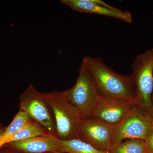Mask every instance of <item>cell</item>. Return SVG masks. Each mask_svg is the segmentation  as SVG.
<instances>
[{
	"label": "cell",
	"instance_id": "obj_5",
	"mask_svg": "<svg viewBox=\"0 0 153 153\" xmlns=\"http://www.w3.org/2000/svg\"><path fill=\"white\" fill-rule=\"evenodd\" d=\"M69 101L79 112L81 119L92 117L98 94L88 70L83 63L76 83L64 91Z\"/></svg>",
	"mask_w": 153,
	"mask_h": 153
},
{
	"label": "cell",
	"instance_id": "obj_7",
	"mask_svg": "<svg viewBox=\"0 0 153 153\" xmlns=\"http://www.w3.org/2000/svg\"><path fill=\"white\" fill-rule=\"evenodd\" d=\"M153 128L152 115L143 112L136 106L116 128L111 148L125 140H144Z\"/></svg>",
	"mask_w": 153,
	"mask_h": 153
},
{
	"label": "cell",
	"instance_id": "obj_2",
	"mask_svg": "<svg viewBox=\"0 0 153 153\" xmlns=\"http://www.w3.org/2000/svg\"><path fill=\"white\" fill-rule=\"evenodd\" d=\"M44 94L55 119L57 138H76L77 127L81 118L77 110L68 100L64 91L53 90Z\"/></svg>",
	"mask_w": 153,
	"mask_h": 153
},
{
	"label": "cell",
	"instance_id": "obj_15",
	"mask_svg": "<svg viewBox=\"0 0 153 153\" xmlns=\"http://www.w3.org/2000/svg\"><path fill=\"white\" fill-rule=\"evenodd\" d=\"M148 153H153V128L144 140Z\"/></svg>",
	"mask_w": 153,
	"mask_h": 153
},
{
	"label": "cell",
	"instance_id": "obj_4",
	"mask_svg": "<svg viewBox=\"0 0 153 153\" xmlns=\"http://www.w3.org/2000/svg\"><path fill=\"white\" fill-rule=\"evenodd\" d=\"M19 105L20 110L25 111L31 119L57 138L55 119L44 93L31 84L20 95Z\"/></svg>",
	"mask_w": 153,
	"mask_h": 153
},
{
	"label": "cell",
	"instance_id": "obj_10",
	"mask_svg": "<svg viewBox=\"0 0 153 153\" xmlns=\"http://www.w3.org/2000/svg\"><path fill=\"white\" fill-rule=\"evenodd\" d=\"M58 140L55 137L38 136L9 143L3 147L23 153H47L58 151Z\"/></svg>",
	"mask_w": 153,
	"mask_h": 153
},
{
	"label": "cell",
	"instance_id": "obj_17",
	"mask_svg": "<svg viewBox=\"0 0 153 153\" xmlns=\"http://www.w3.org/2000/svg\"><path fill=\"white\" fill-rule=\"evenodd\" d=\"M152 115H153V91L152 95Z\"/></svg>",
	"mask_w": 153,
	"mask_h": 153
},
{
	"label": "cell",
	"instance_id": "obj_18",
	"mask_svg": "<svg viewBox=\"0 0 153 153\" xmlns=\"http://www.w3.org/2000/svg\"><path fill=\"white\" fill-rule=\"evenodd\" d=\"M47 153H63L60 152H57V151H55V152H51Z\"/></svg>",
	"mask_w": 153,
	"mask_h": 153
},
{
	"label": "cell",
	"instance_id": "obj_14",
	"mask_svg": "<svg viewBox=\"0 0 153 153\" xmlns=\"http://www.w3.org/2000/svg\"><path fill=\"white\" fill-rule=\"evenodd\" d=\"M111 153H148L144 140L132 139L126 140L111 148Z\"/></svg>",
	"mask_w": 153,
	"mask_h": 153
},
{
	"label": "cell",
	"instance_id": "obj_16",
	"mask_svg": "<svg viewBox=\"0 0 153 153\" xmlns=\"http://www.w3.org/2000/svg\"><path fill=\"white\" fill-rule=\"evenodd\" d=\"M0 153H23L12 149L10 148L3 147L0 149Z\"/></svg>",
	"mask_w": 153,
	"mask_h": 153
},
{
	"label": "cell",
	"instance_id": "obj_8",
	"mask_svg": "<svg viewBox=\"0 0 153 153\" xmlns=\"http://www.w3.org/2000/svg\"><path fill=\"white\" fill-rule=\"evenodd\" d=\"M135 107V100L98 96L92 117L110 125L117 127Z\"/></svg>",
	"mask_w": 153,
	"mask_h": 153
},
{
	"label": "cell",
	"instance_id": "obj_11",
	"mask_svg": "<svg viewBox=\"0 0 153 153\" xmlns=\"http://www.w3.org/2000/svg\"><path fill=\"white\" fill-rule=\"evenodd\" d=\"M38 136H52L41 126L31 119L19 131L7 139L4 142L3 146L13 142L22 140Z\"/></svg>",
	"mask_w": 153,
	"mask_h": 153
},
{
	"label": "cell",
	"instance_id": "obj_3",
	"mask_svg": "<svg viewBox=\"0 0 153 153\" xmlns=\"http://www.w3.org/2000/svg\"><path fill=\"white\" fill-rule=\"evenodd\" d=\"M136 92V106L152 115L153 91V48L137 55L131 65Z\"/></svg>",
	"mask_w": 153,
	"mask_h": 153
},
{
	"label": "cell",
	"instance_id": "obj_6",
	"mask_svg": "<svg viewBox=\"0 0 153 153\" xmlns=\"http://www.w3.org/2000/svg\"><path fill=\"white\" fill-rule=\"evenodd\" d=\"M116 127L93 117L83 119L78 124L76 138L99 150L110 152Z\"/></svg>",
	"mask_w": 153,
	"mask_h": 153
},
{
	"label": "cell",
	"instance_id": "obj_9",
	"mask_svg": "<svg viewBox=\"0 0 153 153\" xmlns=\"http://www.w3.org/2000/svg\"><path fill=\"white\" fill-rule=\"evenodd\" d=\"M61 2L73 10L80 13L106 16L129 24L133 21L130 12L116 8L100 0H61Z\"/></svg>",
	"mask_w": 153,
	"mask_h": 153
},
{
	"label": "cell",
	"instance_id": "obj_13",
	"mask_svg": "<svg viewBox=\"0 0 153 153\" xmlns=\"http://www.w3.org/2000/svg\"><path fill=\"white\" fill-rule=\"evenodd\" d=\"M31 119L26 112L19 110L11 123L4 128L1 139L0 140V149L2 147L4 142L7 139L19 131Z\"/></svg>",
	"mask_w": 153,
	"mask_h": 153
},
{
	"label": "cell",
	"instance_id": "obj_12",
	"mask_svg": "<svg viewBox=\"0 0 153 153\" xmlns=\"http://www.w3.org/2000/svg\"><path fill=\"white\" fill-rule=\"evenodd\" d=\"M57 152L63 153H111L97 149L92 146L76 138L58 140Z\"/></svg>",
	"mask_w": 153,
	"mask_h": 153
},
{
	"label": "cell",
	"instance_id": "obj_19",
	"mask_svg": "<svg viewBox=\"0 0 153 153\" xmlns=\"http://www.w3.org/2000/svg\"><path fill=\"white\" fill-rule=\"evenodd\" d=\"M152 123L153 126V115H152Z\"/></svg>",
	"mask_w": 153,
	"mask_h": 153
},
{
	"label": "cell",
	"instance_id": "obj_1",
	"mask_svg": "<svg viewBox=\"0 0 153 153\" xmlns=\"http://www.w3.org/2000/svg\"><path fill=\"white\" fill-rule=\"evenodd\" d=\"M82 63L88 70L99 96L135 101V88L131 74H118L100 58L86 56Z\"/></svg>",
	"mask_w": 153,
	"mask_h": 153
}]
</instances>
